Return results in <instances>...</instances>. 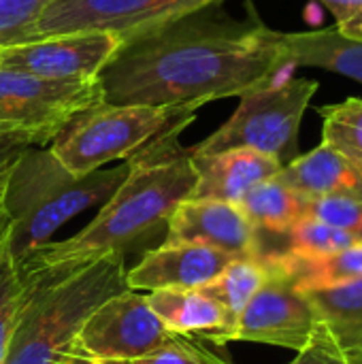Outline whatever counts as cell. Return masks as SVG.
Returning <instances> with one entry per match:
<instances>
[{
  "label": "cell",
  "mask_w": 362,
  "mask_h": 364,
  "mask_svg": "<svg viewBox=\"0 0 362 364\" xmlns=\"http://www.w3.org/2000/svg\"><path fill=\"white\" fill-rule=\"evenodd\" d=\"M23 303V284L19 277L17 260L11 252L9 218L0 220V364L6 363L17 318Z\"/></svg>",
  "instance_id": "obj_22"
},
{
  "label": "cell",
  "mask_w": 362,
  "mask_h": 364,
  "mask_svg": "<svg viewBox=\"0 0 362 364\" xmlns=\"http://www.w3.org/2000/svg\"><path fill=\"white\" fill-rule=\"evenodd\" d=\"M290 364H348V360L329 335L326 326L318 322L309 346L299 352V356Z\"/></svg>",
  "instance_id": "obj_29"
},
{
  "label": "cell",
  "mask_w": 362,
  "mask_h": 364,
  "mask_svg": "<svg viewBox=\"0 0 362 364\" xmlns=\"http://www.w3.org/2000/svg\"><path fill=\"white\" fill-rule=\"evenodd\" d=\"M269 269L284 275L297 290L314 292L362 277V243L329 256H299L286 250L262 252Z\"/></svg>",
  "instance_id": "obj_17"
},
{
  "label": "cell",
  "mask_w": 362,
  "mask_h": 364,
  "mask_svg": "<svg viewBox=\"0 0 362 364\" xmlns=\"http://www.w3.org/2000/svg\"><path fill=\"white\" fill-rule=\"evenodd\" d=\"M9 130H13V128H6V126H0V132H9Z\"/></svg>",
  "instance_id": "obj_31"
},
{
  "label": "cell",
  "mask_w": 362,
  "mask_h": 364,
  "mask_svg": "<svg viewBox=\"0 0 362 364\" xmlns=\"http://www.w3.org/2000/svg\"><path fill=\"white\" fill-rule=\"evenodd\" d=\"M307 218L320 220L329 226L346 230L362 241V198L322 196L307 198Z\"/></svg>",
  "instance_id": "obj_26"
},
{
  "label": "cell",
  "mask_w": 362,
  "mask_h": 364,
  "mask_svg": "<svg viewBox=\"0 0 362 364\" xmlns=\"http://www.w3.org/2000/svg\"><path fill=\"white\" fill-rule=\"evenodd\" d=\"M164 243H196L235 258L260 256L262 239L239 205L186 198L169 218Z\"/></svg>",
  "instance_id": "obj_12"
},
{
  "label": "cell",
  "mask_w": 362,
  "mask_h": 364,
  "mask_svg": "<svg viewBox=\"0 0 362 364\" xmlns=\"http://www.w3.org/2000/svg\"><path fill=\"white\" fill-rule=\"evenodd\" d=\"M53 0H0V45L13 43Z\"/></svg>",
  "instance_id": "obj_28"
},
{
  "label": "cell",
  "mask_w": 362,
  "mask_h": 364,
  "mask_svg": "<svg viewBox=\"0 0 362 364\" xmlns=\"http://www.w3.org/2000/svg\"><path fill=\"white\" fill-rule=\"evenodd\" d=\"M239 209L258 232L288 235L290 228L305 218L307 196L299 194L275 175L254 186L239 203Z\"/></svg>",
  "instance_id": "obj_20"
},
{
  "label": "cell",
  "mask_w": 362,
  "mask_h": 364,
  "mask_svg": "<svg viewBox=\"0 0 362 364\" xmlns=\"http://www.w3.org/2000/svg\"><path fill=\"white\" fill-rule=\"evenodd\" d=\"M286 237H288L286 252L299 256H329L362 243L354 235L307 215L299 220Z\"/></svg>",
  "instance_id": "obj_25"
},
{
  "label": "cell",
  "mask_w": 362,
  "mask_h": 364,
  "mask_svg": "<svg viewBox=\"0 0 362 364\" xmlns=\"http://www.w3.org/2000/svg\"><path fill=\"white\" fill-rule=\"evenodd\" d=\"M290 66H316L362 83V41L346 38L335 26L312 32H282Z\"/></svg>",
  "instance_id": "obj_18"
},
{
  "label": "cell",
  "mask_w": 362,
  "mask_h": 364,
  "mask_svg": "<svg viewBox=\"0 0 362 364\" xmlns=\"http://www.w3.org/2000/svg\"><path fill=\"white\" fill-rule=\"evenodd\" d=\"M128 173V162L77 177L49 147H30L11 168L4 190V213L11 228V252L19 262L51 243L75 215L105 205Z\"/></svg>",
  "instance_id": "obj_3"
},
{
  "label": "cell",
  "mask_w": 362,
  "mask_h": 364,
  "mask_svg": "<svg viewBox=\"0 0 362 364\" xmlns=\"http://www.w3.org/2000/svg\"><path fill=\"white\" fill-rule=\"evenodd\" d=\"M235 256L196 243H162L126 271L128 290H192L215 279Z\"/></svg>",
  "instance_id": "obj_13"
},
{
  "label": "cell",
  "mask_w": 362,
  "mask_h": 364,
  "mask_svg": "<svg viewBox=\"0 0 362 364\" xmlns=\"http://www.w3.org/2000/svg\"><path fill=\"white\" fill-rule=\"evenodd\" d=\"M318 87L316 79H288L243 94L230 119L194 145L190 154L254 149L286 166L299 156L301 119Z\"/></svg>",
  "instance_id": "obj_6"
},
{
  "label": "cell",
  "mask_w": 362,
  "mask_h": 364,
  "mask_svg": "<svg viewBox=\"0 0 362 364\" xmlns=\"http://www.w3.org/2000/svg\"><path fill=\"white\" fill-rule=\"evenodd\" d=\"M269 277V269L260 256L235 258L215 279L205 284L201 290L222 303L237 320L243 314L252 296L262 288Z\"/></svg>",
  "instance_id": "obj_21"
},
{
  "label": "cell",
  "mask_w": 362,
  "mask_h": 364,
  "mask_svg": "<svg viewBox=\"0 0 362 364\" xmlns=\"http://www.w3.org/2000/svg\"><path fill=\"white\" fill-rule=\"evenodd\" d=\"M111 32H73L0 45V68L51 81H94L119 49Z\"/></svg>",
  "instance_id": "obj_10"
},
{
  "label": "cell",
  "mask_w": 362,
  "mask_h": 364,
  "mask_svg": "<svg viewBox=\"0 0 362 364\" xmlns=\"http://www.w3.org/2000/svg\"><path fill=\"white\" fill-rule=\"evenodd\" d=\"M305 294L348 364H362V277Z\"/></svg>",
  "instance_id": "obj_19"
},
{
  "label": "cell",
  "mask_w": 362,
  "mask_h": 364,
  "mask_svg": "<svg viewBox=\"0 0 362 364\" xmlns=\"http://www.w3.org/2000/svg\"><path fill=\"white\" fill-rule=\"evenodd\" d=\"M277 179L307 198H362V175L358 168L326 143L305 156H297L277 173Z\"/></svg>",
  "instance_id": "obj_16"
},
{
  "label": "cell",
  "mask_w": 362,
  "mask_h": 364,
  "mask_svg": "<svg viewBox=\"0 0 362 364\" xmlns=\"http://www.w3.org/2000/svg\"><path fill=\"white\" fill-rule=\"evenodd\" d=\"M126 271L124 256L111 254L26 290L4 364H53L100 303L128 290Z\"/></svg>",
  "instance_id": "obj_4"
},
{
  "label": "cell",
  "mask_w": 362,
  "mask_h": 364,
  "mask_svg": "<svg viewBox=\"0 0 362 364\" xmlns=\"http://www.w3.org/2000/svg\"><path fill=\"white\" fill-rule=\"evenodd\" d=\"M196 186L190 198H209L239 205L258 183L275 177L284 166L254 149H226L215 154H190Z\"/></svg>",
  "instance_id": "obj_14"
},
{
  "label": "cell",
  "mask_w": 362,
  "mask_h": 364,
  "mask_svg": "<svg viewBox=\"0 0 362 364\" xmlns=\"http://www.w3.org/2000/svg\"><path fill=\"white\" fill-rule=\"evenodd\" d=\"M205 11L124 38L96 77L102 105L198 109L241 98L292 68L282 32L258 19L239 23Z\"/></svg>",
  "instance_id": "obj_1"
},
{
  "label": "cell",
  "mask_w": 362,
  "mask_h": 364,
  "mask_svg": "<svg viewBox=\"0 0 362 364\" xmlns=\"http://www.w3.org/2000/svg\"><path fill=\"white\" fill-rule=\"evenodd\" d=\"M337 21V30L352 41H362V0H320Z\"/></svg>",
  "instance_id": "obj_30"
},
{
  "label": "cell",
  "mask_w": 362,
  "mask_h": 364,
  "mask_svg": "<svg viewBox=\"0 0 362 364\" xmlns=\"http://www.w3.org/2000/svg\"><path fill=\"white\" fill-rule=\"evenodd\" d=\"M102 105L98 81H51L0 68V126L49 141L79 113Z\"/></svg>",
  "instance_id": "obj_8"
},
{
  "label": "cell",
  "mask_w": 362,
  "mask_h": 364,
  "mask_svg": "<svg viewBox=\"0 0 362 364\" xmlns=\"http://www.w3.org/2000/svg\"><path fill=\"white\" fill-rule=\"evenodd\" d=\"M53 364H230L220 358L215 352L207 350L201 341L177 335L171 343L160 348L158 352L134 358V360H105L90 356L81 350H77L73 343L55 356Z\"/></svg>",
  "instance_id": "obj_23"
},
{
  "label": "cell",
  "mask_w": 362,
  "mask_h": 364,
  "mask_svg": "<svg viewBox=\"0 0 362 364\" xmlns=\"http://www.w3.org/2000/svg\"><path fill=\"white\" fill-rule=\"evenodd\" d=\"M220 2L222 0H53L13 43L73 32H111L124 41Z\"/></svg>",
  "instance_id": "obj_7"
},
{
  "label": "cell",
  "mask_w": 362,
  "mask_h": 364,
  "mask_svg": "<svg viewBox=\"0 0 362 364\" xmlns=\"http://www.w3.org/2000/svg\"><path fill=\"white\" fill-rule=\"evenodd\" d=\"M175 337L149 307L147 294L124 290L92 311L73 346L105 360H134L158 352Z\"/></svg>",
  "instance_id": "obj_9"
},
{
  "label": "cell",
  "mask_w": 362,
  "mask_h": 364,
  "mask_svg": "<svg viewBox=\"0 0 362 364\" xmlns=\"http://www.w3.org/2000/svg\"><path fill=\"white\" fill-rule=\"evenodd\" d=\"M147 303L173 335L205 339L213 346L235 341L239 320L201 288L156 290L147 294Z\"/></svg>",
  "instance_id": "obj_15"
},
{
  "label": "cell",
  "mask_w": 362,
  "mask_h": 364,
  "mask_svg": "<svg viewBox=\"0 0 362 364\" xmlns=\"http://www.w3.org/2000/svg\"><path fill=\"white\" fill-rule=\"evenodd\" d=\"M181 128H171L130 156L128 173L98 215L77 235L51 241L17 264L23 292L66 277L105 256L147 243L166 224L175 207L190 198L196 171L190 149L177 143Z\"/></svg>",
  "instance_id": "obj_2"
},
{
  "label": "cell",
  "mask_w": 362,
  "mask_h": 364,
  "mask_svg": "<svg viewBox=\"0 0 362 364\" xmlns=\"http://www.w3.org/2000/svg\"><path fill=\"white\" fill-rule=\"evenodd\" d=\"M196 109L98 105L73 117L51 141L60 164L77 177L90 175L105 164L134 156L147 143L171 128L192 122Z\"/></svg>",
  "instance_id": "obj_5"
},
{
  "label": "cell",
  "mask_w": 362,
  "mask_h": 364,
  "mask_svg": "<svg viewBox=\"0 0 362 364\" xmlns=\"http://www.w3.org/2000/svg\"><path fill=\"white\" fill-rule=\"evenodd\" d=\"M316 326L318 318L307 294L269 269L267 282L239 316L235 341L267 343L299 354L309 346Z\"/></svg>",
  "instance_id": "obj_11"
},
{
  "label": "cell",
  "mask_w": 362,
  "mask_h": 364,
  "mask_svg": "<svg viewBox=\"0 0 362 364\" xmlns=\"http://www.w3.org/2000/svg\"><path fill=\"white\" fill-rule=\"evenodd\" d=\"M324 117L322 143L339 151L362 175V98H348L320 109Z\"/></svg>",
  "instance_id": "obj_24"
},
{
  "label": "cell",
  "mask_w": 362,
  "mask_h": 364,
  "mask_svg": "<svg viewBox=\"0 0 362 364\" xmlns=\"http://www.w3.org/2000/svg\"><path fill=\"white\" fill-rule=\"evenodd\" d=\"M45 143H51V141L38 132H28V130L0 132V220L6 215L4 213V190H6L11 168L30 147L45 145Z\"/></svg>",
  "instance_id": "obj_27"
}]
</instances>
